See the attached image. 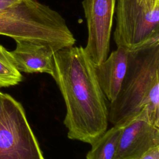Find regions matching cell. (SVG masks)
Listing matches in <instances>:
<instances>
[{
  "mask_svg": "<svg viewBox=\"0 0 159 159\" xmlns=\"http://www.w3.org/2000/svg\"><path fill=\"white\" fill-rule=\"evenodd\" d=\"M54 76L66 106L63 120L71 140L92 145L108 126V107L84 47L70 46L53 55Z\"/></svg>",
  "mask_w": 159,
  "mask_h": 159,
  "instance_id": "cell-1",
  "label": "cell"
},
{
  "mask_svg": "<svg viewBox=\"0 0 159 159\" xmlns=\"http://www.w3.org/2000/svg\"><path fill=\"white\" fill-rule=\"evenodd\" d=\"M108 112L113 125L139 117L159 127V39L129 51L125 75Z\"/></svg>",
  "mask_w": 159,
  "mask_h": 159,
  "instance_id": "cell-2",
  "label": "cell"
},
{
  "mask_svg": "<svg viewBox=\"0 0 159 159\" xmlns=\"http://www.w3.org/2000/svg\"><path fill=\"white\" fill-rule=\"evenodd\" d=\"M0 35L11 37L16 42L48 45L55 52L76 42L65 19L37 0H20L1 9Z\"/></svg>",
  "mask_w": 159,
  "mask_h": 159,
  "instance_id": "cell-3",
  "label": "cell"
},
{
  "mask_svg": "<svg viewBox=\"0 0 159 159\" xmlns=\"http://www.w3.org/2000/svg\"><path fill=\"white\" fill-rule=\"evenodd\" d=\"M115 11L117 47L131 51L159 39V5L148 8L137 0H117Z\"/></svg>",
  "mask_w": 159,
  "mask_h": 159,
  "instance_id": "cell-4",
  "label": "cell"
},
{
  "mask_svg": "<svg viewBox=\"0 0 159 159\" xmlns=\"http://www.w3.org/2000/svg\"><path fill=\"white\" fill-rule=\"evenodd\" d=\"M0 159H45L23 106L7 94L0 117Z\"/></svg>",
  "mask_w": 159,
  "mask_h": 159,
  "instance_id": "cell-5",
  "label": "cell"
},
{
  "mask_svg": "<svg viewBox=\"0 0 159 159\" xmlns=\"http://www.w3.org/2000/svg\"><path fill=\"white\" fill-rule=\"evenodd\" d=\"M116 0H83L88 39L84 50L97 65L108 57Z\"/></svg>",
  "mask_w": 159,
  "mask_h": 159,
  "instance_id": "cell-6",
  "label": "cell"
},
{
  "mask_svg": "<svg viewBox=\"0 0 159 159\" xmlns=\"http://www.w3.org/2000/svg\"><path fill=\"white\" fill-rule=\"evenodd\" d=\"M122 125L115 159H139L159 146V127L139 117Z\"/></svg>",
  "mask_w": 159,
  "mask_h": 159,
  "instance_id": "cell-7",
  "label": "cell"
},
{
  "mask_svg": "<svg viewBox=\"0 0 159 159\" xmlns=\"http://www.w3.org/2000/svg\"><path fill=\"white\" fill-rule=\"evenodd\" d=\"M55 53L48 45L27 42H16L15 49L11 52L16 66L20 73H44L52 77Z\"/></svg>",
  "mask_w": 159,
  "mask_h": 159,
  "instance_id": "cell-8",
  "label": "cell"
},
{
  "mask_svg": "<svg viewBox=\"0 0 159 159\" xmlns=\"http://www.w3.org/2000/svg\"><path fill=\"white\" fill-rule=\"evenodd\" d=\"M129 51L121 47L112 51L101 64L94 65L99 86L109 102L117 97L125 75Z\"/></svg>",
  "mask_w": 159,
  "mask_h": 159,
  "instance_id": "cell-9",
  "label": "cell"
},
{
  "mask_svg": "<svg viewBox=\"0 0 159 159\" xmlns=\"http://www.w3.org/2000/svg\"><path fill=\"white\" fill-rule=\"evenodd\" d=\"M123 125H113L91 145L86 159H115L119 138Z\"/></svg>",
  "mask_w": 159,
  "mask_h": 159,
  "instance_id": "cell-10",
  "label": "cell"
},
{
  "mask_svg": "<svg viewBox=\"0 0 159 159\" xmlns=\"http://www.w3.org/2000/svg\"><path fill=\"white\" fill-rule=\"evenodd\" d=\"M23 76L17 70L11 52L0 44V88L19 84Z\"/></svg>",
  "mask_w": 159,
  "mask_h": 159,
  "instance_id": "cell-11",
  "label": "cell"
},
{
  "mask_svg": "<svg viewBox=\"0 0 159 159\" xmlns=\"http://www.w3.org/2000/svg\"><path fill=\"white\" fill-rule=\"evenodd\" d=\"M139 159H159V146L149 150Z\"/></svg>",
  "mask_w": 159,
  "mask_h": 159,
  "instance_id": "cell-12",
  "label": "cell"
},
{
  "mask_svg": "<svg viewBox=\"0 0 159 159\" xmlns=\"http://www.w3.org/2000/svg\"><path fill=\"white\" fill-rule=\"evenodd\" d=\"M139 2L148 8H153L159 5V0H137Z\"/></svg>",
  "mask_w": 159,
  "mask_h": 159,
  "instance_id": "cell-13",
  "label": "cell"
},
{
  "mask_svg": "<svg viewBox=\"0 0 159 159\" xmlns=\"http://www.w3.org/2000/svg\"><path fill=\"white\" fill-rule=\"evenodd\" d=\"M5 98H6V94H4L0 91V117L3 112L4 102H5Z\"/></svg>",
  "mask_w": 159,
  "mask_h": 159,
  "instance_id": "cell-14",
  "label": "cell"
},
{
  "mask_svg": "<svg viewBox=\"0 0 159 159\" xmlns=\"http://www.w3.org/2000/svg\"><path fill=\"white\" fill-rule=\"evenodd\" d=\"M20 0H0V1H11V2H18Z\"/></svg>",
  "mask_w": 159,
  "mask_h": 159,
  "instance_id": "cell-15",
  "label": "cell"
}]
</instances>
